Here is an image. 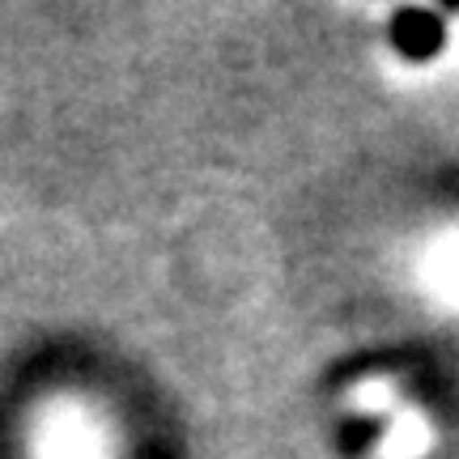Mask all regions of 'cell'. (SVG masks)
Listing matches in <instances>:
<instances>
[{
	"label": "cell",
	"instance_id": "1",
	"mask_svg": "<svg viewBox=\"0 0 459 459\" xmlns=\"http://www.w3.org/2000/svg\"><path fill=\"white\" fill-rule=\"evenodd\" d=\"M429 421H421L417 412H400L392 421V429L383 434V446L378 455L383 459H421L429 451Z\"/></svg>",
	"mask_w": 459,
	"mask_h": 459
},
{
	"label": "cell",
	"instance_id": "2",
	"mask_svg": "<svg viewBox=\"0 0 459 459\" xmlns=\"http://www.w3.org/2000/svg\"><path fill=\"white\" fill-rule=\"evenodd\" d=\"M43 451H48V459H94V438L77 421H60V426L51 429Z\"/></svg>",
	"mask_w": 459,
	"mask_h": 459
},
{
	"label": "cell",
	"instance_id": "3",
	"mask_svg": "<svg viewBox=\"0 0 459 459\" xmlns=\"http://www.w3.org/2000/svg\"><path fill=\"white\" fill-rule=\"evenodd\" d=\"M353 400H358L361 409H370V412H383V409H392V383H378V378H370V383H361L358 392H353Z\"/></svg>",
	"mask_w": 459,
	"mask_h": 459
}]
</instances>
